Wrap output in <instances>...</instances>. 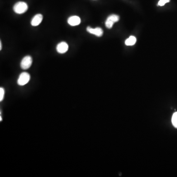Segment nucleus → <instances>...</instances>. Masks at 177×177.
Listing matches in <instances>:
<instances>
[{"instance_id":"nucleus-13","label":"nucleus","mask_w":177,"mask_h":177,"mask_svg":"<svg viewBox=\"0 0 177 177\" xmlns=\"http://www.w3.org/2000/svg\"><path fill=\"white\" fill-rule=\"evenodd\" d=\"M2 44L1 41V42H0V50H2Z\"/></svg>"},{"instance_id":"nucleus-1","label":"nucleus","mask_w":177,"mask_h":177,"mask_svg":"<svg viewBox=\"0 0 177 177\" xmlns=\"http://www.w3.org/2000/svg\"><path fill=\"white\" fill-rule=\"evenodd\" d=\"M13 9V11L17 14H23L27 12L28 9V6L25 2H18L14 5Z\"/></svg>"},{"instance_id":"nucleus-11","label":"nucleus","mask_w":177,"mask_h":177,"mask_svg":"<svg viewBox=\"0 0 177 177\" xmlns=\"http://www.w3.org/2000/svg\"><path fill=\"white\" fill-rule=\"evenodd\" d=\"M4 95H5V90L4 88H0V101H2L4 99Z\"/></svg>"},{"instance_id":"nucleus-10","label":"nucleus","mask_w":177,"mask_h":177,"mask_svg":"<svg viewBox=\"0 0 177 177\" xmlns=\"http://www.w3.org/2000/svg\"><path fill=\"white\" fill-rule=\"evenodd\" d=\"M172 122L174 126L177 128V112L175 113L172 116Z\"/></svg>"},{"instance_id":"nucleus-6","label":"nucleus","mask_w":177,"mask_h":177,"mask_svg":"<svg viewBox=\"0 0 177 177\" xmlns=\"http://www.w3.org/2000/svg\"><path fill=\"white\" fill-rule=\"evenodd\" d=\"M87 31L88 33L91 34H94L95 36L100 37H101L103 34V32L102 29L99 27L96 28H92L90 27H88L87 28Z\"/></svg>"},{"instance_id":"nucleus-4","label":"nucleus","mask_w":177,"mask_h":177,"mask_svg":"<svg viewBox=\"0 0 177 177\" xmlns=\"http://www.w3.org/2000/svg\"><path fill=\"white\" fill-rule=\"evenodd\" d=\"M119 16L117 15L112 14L111 16H109L106 20V27L108 29H111L113 27L114 24L118 22L119 20Z\"/></svg>"},{"instance_id":"nucleus-7","label":"nucleus","mask_w":177,"mask_h":177,"mask_svg":"<svg viewBox=\"0 0 177 177\" xmlns=\"http://www.w3.org/2000/svg\"><path fill=\"white\" fill-rule=\"evenodd\" d=\"M68 23L72 26H75L80 24L81 19L78 16H72L68 18Z\"/></svg>"},{"instance_id":"nucleus-14","label":"nucleus","mask_w":177,"mask_h":177,"mask_svg":"<svg viewBox=\"0 0 177 177\" xmlns=\"http://www.w3.org/2000/svg\"><path fill=\"white\" fill-rule=\"evenodd\" d=\"M0 118H1V121H2V117H1H1H0Z\"/></svg>"},{"instance_id":"nucleus-12","label":"nucleus","mask_w":177,"mask_h":177,"mask_svg":"<svg viewBox=\"0 0 177 177\" xmlns=\"http://www.w3.org/2000/svg\"><path fill=\"white\" fill-rule=\"evenodd\" d=\"M169 2L170 0H159L158 3V5L159 6H163L165 5V4L169 3Z\"/></svg>"},{"instance_id":"nucleus-5","label":"nucleus","mask_w":177,"mask_h":177,"mask_svg":"<svg viewBox=\"0 0 177 177\" xmlns=\"http://www.w3.org/2000/svg\"><path fill=\"white\" fill-rule=\"evenodd\" d=\"M69 49V45L66 42L62 41L59 43L56 47V50L60 54L65 53Z\"/></svg>"},{"instance_id":"nucleus-9","label":"nucleus","mask_w":177,"mask_h":177,"mask_svg":"<svg viewBox=\"0 0 177 177\" xmlns=\"http://www.w3.org/2000/svg\"><path fill=\"white\" fill-rule=\"evenodd\" d=\"M136 42V38L134 36H130L125 41V44L127 46H133Z\"/></svg>"},{"instance_id":"nucleus-3","label":"nucleus","mask_w":177,"mask_h":177,"mask_svg":"<svg viewBox=\"0 0 177 177\" xmlns=\"http://www.w3.org/2000/svg\"><path fill=\"white\" fill-rule=\"evenodd\" d=\"M33 59L30 56H26L23 58L21 62L20 66L23 69H28L32 65Z\"/></svg>"},{"instance_id":"nucleus-2","label":"nucleus","mask_w":177,"mask_h":177,"mask_svg":"<svg viewBox=\"0 0 177 177\" xmlns=\"http://www.w3.org/2000/svg\"><path fill=\"white\" fill-rule=\"evenodd\" d=\"M30 75L28 73L24 72L19 75L17 80V84L20 86H24L29 82L30 80Z\"/></svg>"},{"instance_id":"nucleus-8","label":"nucleus","mask_w":177,"mask_h":177,"mask_svg":"<svg viewBox=\"0 0 177 177\" xmlns=\"http://www.w3.org/2000/svg\"><path fill=\"white\" fill-rule=\"evenodd\" d=\"M43 20L42 14H37L34 17L31 21V24L33 26H37L41 23Z\"/></svg>"}]
</instances>
